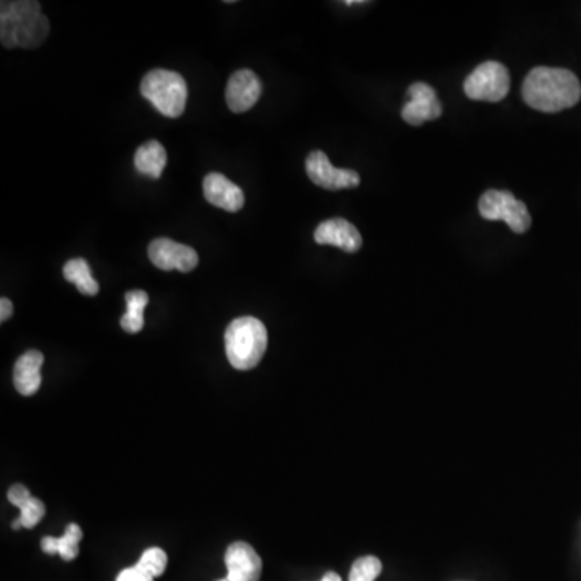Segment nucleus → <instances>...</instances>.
<instances>
[{
    "instance_id": "f257e3e1",
    "label": "nucleus",
    "mask_w": 581,
    "mask_h": 581,
    "mask_svg": "<svg viewBox=\"0 0 581 581\" xmlns=\"http://www.w3.org/2000/svg\"><path fill=\"white\" fill-rule=\"evenodd\" d=\"M522 96L531 109L557 113L577 105L581 84L575 73L565 68L536 67L522 84Z\"/></svg>"
},
{
    "instance_id": "f03ea898",
    "label": "nucleus",
    "mask_w": 581,
    "mask_h": 581,
    "mask_svg": "<svg viewBox=\"0 0 581 581\" xmlns=\"http://www.w3.org/2000/svg\"><path fill=\"white\" fill-rule=\"evenodd\" d=\"M51 25L36 0L0 4V39L7 49H34L46 41Z\"/></svg>"
},
{
    "instance_id": "7ed1b4c3",
    "label": "nucleus",
    "mask_w": 581,
    "mask_h": 581,
    "mask_svg": "<svg viewBox=\"0 0 581 581\" xmlns=\"http://www.w3.org/2000/svg\"><path fill=\"white\" fill-rule=\"evenodd\" d=\"M268 346L264 323L255 317H239L225 331V352L236 370H251L260 364Z\"/></svg>"
},
{
    "instance_id": "20e7f679",
    "label": "nucleus",
    "mask_w": 581,
    "mask_h": 581,
    "mask_svg": "<svg viewBox=\"0 0 581 581\" xmlns=\"http://www.w3.org/2000/svg\"><path fill=\"white\" fill-rule=\"evenodd\" d=\"M141 94L164 117L178 118L183 115L188 101V84L180 73L157 68L144 76Z\"/></svg>"
},
{
    "instance_id": "39448f33",
    "label": "nucleus",
    "mask_w": 581,
    "mask_h": 581,
    "mask_svg": "<svg viewBox=\"0 0 581 581\" xmlns=\"http://www.w3.org/2000/svg\"><path fill=\"white\" fill-rule=\"evenodd\" d=\"M478 210L481 217L490 222H506L510 230L522 235L531 226V215L525 202L519 201L509 191L490 189L480 197Z\"/></svg>"
},
{
    "instance_id": "423d86ee",
    "label": "nucleus",
    "mask_w": 581,
    "mask_h": 581,
    "mask_svg": "<svg viewBox=\"0 0 581 581\" xmlns=\"http://www.w3.org/2000/svg\"><path fill=\"white\" fill-rule=\"evenodd\" d=\"M509 89V70L493 60L478 65L464 83L465 96L472 101L499 102L509 94Z\"/></svg>"
},
{
    "instance_id": "0eeeda50",
    "label": "nucleus",
    "mask_w": 581,
    "mask_h": 581,
    "mask_svg": "<svg viewBox=\"0 0 581 581\" xmlns=\"http://www.w3.org/2000/svg\"><path fill=\"white\" fill-rule=\"evenodd\" d=\"M306 172L312 183L330 191L357 188L360 184L359 173L333 167L327 154L322 151L310 152L306 160Z\"/></svg>"
},
{
    "instance_id": "6e6552de",
    "label": "nucleus",
    "mask_w": 581,
    "mask_h": 581,
    "mask_svg": "<svg viewBox=\"0 0 581 581\" xmlns=\"http://www.w3.org/2000/svg\"><path fill=\"white\" fill-rule=\"evenodd\" d=\"M147 254L152 264L164 272H172V270L183 273L193 272L199 264V255L193 247L175 243L173 239L168 238L154 239L149 244Z\"/></svg>"
},
{
    "instance_id": "1a4fd4ad",
    "label": "nucleus",
    "mask_w": 581,
    "mask_h": 581,
    "mask_svg": "<svg viewBox=\"0 0 581 581\" xmlns=\"http://www.w3.org/2000/svg\"><path fill=\"white\" fill-rule=\"evenodd\" d=\"M407 94H409V101L402 107L404 122L412 126H420L441 117L443 105L430 84L418 81L407 89Z\"/></svg>"
},
{
    "instance_id": "9d476101",
    "label": "nucleus",
    "mask_w": 581,
    "mask_h": 581,
    "mask_svg": "<svg viewBox=\"0 0 581 581\" xmlns=\"http://www.w3.org/2000/svg\"><path fill=\"white\" fill-rule=\"evenodd\" d=\"M262 96V83L251 70H238L226 84L225 99L231 112L251 110Z\"/></svg>"
},
{
    "instance_id": "9b49d317",
    "label": "nucleus",
    "mask_w": 581,
    "mask_h": 581,
    "mask_svg": "<svg viewBox=\"0 0 581 581\" xmlns=\"http://www.w3.org/2000/svg\"><path fill=\"white\" fill-rule=\"evenodd\" d=\"M225 564L230 581H259L262 575V559L251 544L243 541L226 549Z\"/></svg>"
},
{
    "instance_id": "f8f14e48",
    "label": "nucleus",
    "mask_w": 581,
    "mask_h": 581,
    "mask_svg": "<svg viewBox=\"0 0 581 581\" xmlns=\"http://www.w3.org/2000/svg\"><path fill=\"white\" fill-rule=\"evenodd\" d=\"M315 243L339 247L347 254H354L362 247V235L344 218H331L320 223L314 233Z\"/></svg>"
},
{
    "instance_id": "ddd939ff",
    "label": "nucleus",
    "mask_w": 581,
    "mask_h": 581,
    "mask_svg": "<svg viewBox=\"0 0 581 581\" xmlns=\"http://www.w3.org/2000/svg\"><path fill=\"white\" fill-rule=\"evenodd\" d=\"M204 196L209 204L226 212H239L246 201L243 189L228 180L222 173H209L205 176Z\"/></svg>"
},
{
    "instance_id": "4468645a",
    "label": "nucleus",
    "mask_w": 581,
    "mask_h": 581,
    "mask_svg": "<svg viewBox=\"0 0 581 581\" xmlns=\"http://www.w3.org/2000/svg\"><path fill=\"white\" fill-rule=\"evenodd\" d=\"M44 356L39 351H28L17 360L13 368V383L18 393L23 396H33L41 388V367Z\"/></svg>"
},
{
    "instance_id": "2eb2a0df",
    "label": "nucleus",
    "mask_w": 581,
    "mask_h": 581,
    "mask_svg": "<svg viewBox=\"0 0 581 581\" xmlns=\"http://www.w3.org/2000/svg\"><path fill=\"white\" fill-rule=\"evenodd\" d=\"M9 501L20 509L21 527L34 528L46 515V506L41 499L33 498L28 488L23 485H13L9 490Z\"/></svg>"
},
{
    "instance_id": "dca6fc26",
    "label": "nucleus",
    "mask_w": 581,
    "mask_h": 581,
    "mask_svg": "<svg viewBox=\"0 0 581 581\" xmlns=\"http://www.w3.org/2000/svg\"><path fill=\"white\" fill-rule=\"evenodd\" d=\"M81 540H83V531L76 523H70L62 538H54V536L42 538L41 548L49 556L59 554L63 561L70 562L75 561L80 554Z\"/></svg>"
},
{
    "instance_id": "f3484780",
    "label": "nucleus",
    "mask_w": 581,
    "mask_h": 581,
    "mask_svg": "<svg viewBox=\"0 0 581 581\" xmlns=\"http://www.w3.org/2000/svg\"><path fill=\"white\" fill-rule=\"evenodd\" d=\"M165 165H167V152L159 141L143 144L134 154V168L141 175L151 176L155 180L162 176Z\"/></svg>"
},
{
    "instance_id": "a211bd4d",
    "label": "nucleus",
    "mask_w": 581,
    "mask_h": 581,
    "mask_svg": "<svg viewBox=\"0 0 581 581\" xmlns=\"http://www.w3.org/2000/svg\"><path fill=\"white\" fill-rule=\"evenodd\" d=\"M126 312L120 320L123 330L136 335L144 328V309L149 304V294L141 289H134L126 293Z\"/></svg>"
},
{
    "instance_id": "6ab92c4d",
    "label": "nucleus",
    "mask_w": 581,
    "mask_h": 581,
    "mask_svg": "<svg viewBox=\"0 0 581 581\" xmlns=\"http://www.w3.org/2000/svg\"><path fill=\"white\" fill-rule=\"evenodd\" d=\"M63 276L68 283H73L84 296H96L99 293V283L92 276L91 267L84 259L68 260L63 267Z\"/></svg>"
},
{
    "instance_id": "aec40b11",
    "label": "nucleus",
    "mask_w": 581,
    "mask_h": 581,
    "mask_svg": "<svg viewBox=\"0 0 581 581\" xmlns=\"http://www.w3.org/2000/svg\"><path fill=\"white\" fill-rule=\"evenodd\" d=\"M383 564L375 556L360 557L352 565L349 581H375L380 577Z\"/></svg>"
},
{
    "instance_id": "412c9836",
    "label": "nucleus",
    "mask_w": 581,
    "mask_h": 581,
    "mask_svg": "<svg viewBox=\"0 0 581 581\" xmlns=\"http://www.w3.org/2000/svg\"><path fill=\"white\" fill-rule=\"evenodd\" d=\"M167 564L168 557L164 549L151 548L144 551L143 556H141V559H139L136 565H138L139 569H143L144 572L149 573L151 577L157 578L160 575H164Z\"/></svg>"
},
{
    "instance_id": "4be33fe9",
    "label": "nucleus",
    "mask_w": 581,
    "mask_h": 581,
    "mask_svg": "<svg viewBox=\"0 0 581 581\" xmlns=\"http://www.w3.org/2000/svg\"><path fill=\"white\" fill-rule=\"evenodd\" d=\"M115 581H154V577L144 572L143 569H139L138 565H134V567H128V569L118 573Z\"/></svg>"
},
{
    "instance_id": "5701e85b",
    "label": "nucleus",
    "mask_w": 581,
    "mask_h": 581,
    "mask_svg": "<svg viewBox=\"0 0 581 581\" xmlns=\"http://www.w3.org/2000/svg\"><path fill=\"white\" fill-rule=\"evenodd\" d=\"M13 315V304L7 297H2L0 301V322L4 323Z\"/></svg>"
},
{
    "instance_id": "b1692460",
    "label": "nucleus",
    "mask_w": 581,
    "mask_h": 581,
    "mask_svg": "<svg viewBox=\"0 0 581 581\" xmlns=\"http://www.w3.org/2000/svg\"><path fill=\"white\" fill-rule=\"evenodd\" d=\"M322 581H343V580H341V577H339L338 573L328 572L325 573V577L322 578Z\"/></svg>"
},
{
    "instance_id": "393cba45",
    "label": "nucleus",
    "mask_w": 581,
    "mask_h": 581,
    "mask_svg": "<svg viewBox=\"0 0 581 581\" xmlns=\"http://www.w3.org/2000/svg\"><path fill=\"white\" fill-rule=\"evenodd\" d=\"M218 581H230V580H228V578H225V580H218Z\"/></svg>"
}]
</instances>
